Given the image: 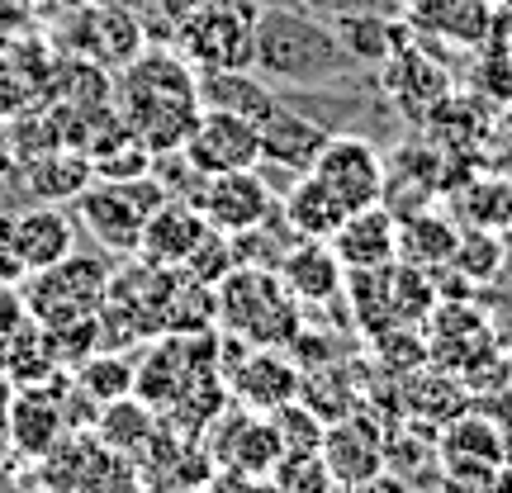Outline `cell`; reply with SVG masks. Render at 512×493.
<instances>
[{"label":"cell","mask_w":512,"mask_h":493,"mask_svg":"<svg viewBox=\"0 0 512 493\" xmlns=\"http://www.w3.org/2000/svg\"><path fill=\"white\" fill-rule=\"evenodd\" d=\"M110 105L147 152H181L200 119V72L171 48H143L114 72Z\"/></svg>","instance_id":"6da1fadb"},{"label":"cell","mask_w":512,"mask_h":493,"mask_svg":"<svg viewBox=\"0 0 512 493\" xmlns=\"http://www.w3.org/2000/svg\"><path fill=\"white\" fill-rule=\"evenodd\" d=\"M356 67L328 19L309 15L299 5H261L256 15V53L252 72L285 86H323Z\"/></svg>","instance_id":"7a4b0ae2"},{"label":"cell","mask_w":512,"mask_h":493,"mask_svg":"<svg viewBox=\"0 0 512 493\" xmlns=\"http://www.w3.org/2000/svg\"><path fill=\"white\" fill-rule=\"evenodd\" d=\"M219 332H233L247 347H290L304 328V309L294 304L271 266H233L214 285Z\"/></svg>","instance_id":"3957f363"},{"label":"cell","mask_w":512,"mask_h":493,"mask_svg":"<svg viewBox=\"0 0 512 493\" xmlns=\"http://www.w3.org/2000/svg\"><path fill=\"white\" fill-rule=\"evenodd\" d=\"M256 0H204L176 24V53L195 72H242L256 53Z\"/></svg>","instance_id":"277c9868"},{"label":"cell","mask_w":512,"mask_h":493,"mask_svg":"<svg viewBox=\"0 0 512 493\" xmlns=\"http://www.w3.org/2000/svg\"><path fill=\"white\" fill-rule=\"evenodd\" d=\"M171 200L166 185L157 181V171H147L138 181H91L76 195V219L91 233L105 252L133 256L138 238H143V223L152 209H162Z\"/></svg>","instance_id":"5b68a950"},{"label":"cell","mask_w":512,"mask_h":493,"mask_svg":"<svg viewBox=\"0 0 512 493\" xmlns=\"http://www.w3.org/2000/svg\"><path fill=\"white\" fill-rule=\"evenodd\" d=\"M110 266L100 256L72 252L62 256L48 271H34L24 280V299H29V313L38 323H67V318H91L105 304V290H110Z\"/></svg>","instance_id":"8992f818"},{"label":"cell","mask_w":512,"mask_h":493,"mask_svg":"<svg viewBox=\"0 0 512 493\" xmlns=\"http://www.w3.org/2000/svg\"><path fill=\"white\" fill-rule=\"evenodd\" d=\"M508 432L494 418H484L479 408H465L456 422H446L437 432V460H441V479L446 489H465L479 493V484L494 475L508 456Z\"/></svg>","instance_id":"52a82bcc"},{"label":"cell","mask_w":512,"mask_h":493,"mask_svg":"<svg viewBox=\"0 0 512 493\" xmlns=\"http://www.w3.org/2000/svg\"><path fill=\"white\" fill-rule=\"evenodd\" d=\"M67 48L76 57H86L95 67H105V72H119L124 62L147 48V29L143 19L133 15L128 5L119 0H91V5H76L67 10Z\"/></svg>","instance_id":"ba28073f"},{"label":"cell","mask_w":512,"mask_h":493,"mask_svg":"<svg viewBox=\"0 0 512 493\" xmlns=\"http://www.w3.org/2000/svg\"><path fill=\"white\" fill-rule=\"evenodd\" d=\"M204 451L209 460L219 465V470H233V475H256L266 479L280 465V437H275V427L266 413H252V408H238V403H228L219 418L204 427Z\"/></svg>","instance_id":"9c48e42d"},{"label":"cell","mask_w":512,"mask_h":493,"mask_svg":"<svg viewBox=\"0 0 512 493\" xmlns=\"http://www.w3.org/2000/svg\"><path fill=\"white\" fill-rule=\"evenodd\" d=\"M313 176L332 190V200L342 209H370L380 204L384 195V152L370 138H356V133H332L328 147L318 152L313 162Z\"/></svg>","instance_id":"30bf717a"},{"label":"cell","mask_w":512,"mask_h":493,"mask_svg":"<svg viewBox=\"0 0 512 493\" xmlns=\"http://www.w3.org/2000/svg\"><path fill=\"white\" fill-rule=\"evenodd\" d=\"M181 157L195 166L200 176L247 171V166L261 162V124L204 105L195 128H190V138H185V147H181Z\"/></svg>","instance_id":"8fae6325"},{"label":"cell","mask_w":512,"mask_h":493,"mask_svg":"<svg viewBox=\"0 0 512 493\" xmlns=\"http://www.w3.org/2000/svg\"><path fill=\"white\" fill-rule=\"evenodd\" d=\"M275 200H280V195L271 190V181H266L256 166H247V171L204 176L190 204L204 214V223H209V228H219V233H228V238H238V233L256 228V223L271 214Z\"/></svg>","instance_id":"7c38bea8"},{"label":"cell","mask_w":512,"mask_h":493,"mask_svg":"<svg viewBox=\"0 0 512 493\" xmlns=\"http://www.w3.org/2000/svg\"><path fill=\"white\" fill-rule=\"evenodd\" d=\"M446 195V152L437 143H403L384 157V195L380 204L394 219L422 214Z\"/></svg>","instance_id":"4fadbf2b"},{"label":"cell","mask_w":512,"mask_h":493,"mask_svg":"<svg viewBox=\"0 0 512 493\" xmlns=\"http://www.w3.org/2000/svg\"><path fill=\"white\" fill-rule=\"evenodd\" d=\"M323 465H328L337 489H361L380 470H389L384 427L370 418V408H356L342 422H328V432H323Z\"/></svg>","instance_id":"5bb4252c"},{"label":"cell","mask_w":512,"mask_h":493,"mask_svg":"<svg viewBox=\"0 0 512 493\" xmlns=\"http://www.w3.org/2000/svg\"><path fill=\"white\" fill-rule=\"evenodd\" d=\"M470 403H475V394L460 384V375L432 366V361L399 375V422L422 432V437H437L441 427L456 422Z\"/></svg>","instance_id":"9a60e30c"},{"label":"cell","mask_w":512,"mask_h":493,"mask_svg":"<svg viewBox=\"0 0 512 493\" xmlns=\"http://www.w3.org/2000/svg\"><path fill=\"white\" fill-rule=\"evenodd\" d=\"M299 375L304 370L290 361V351L280 347H252L233 370H223L228 399L252 413H275L280 403L299 399Z\"/></svg>","instance_id":"2e32d148"},{"label":"cell","mask_w":512,"mask_h":493,"mask_svg":"<svg viewBox=\"0 0 512 493\" xmlns=\"http://www.w3.org/2000/svg\"><path fill=\"white\" fill-rule=\"evenodd\" d=\"M384 91H389V100H394V110H399L403 119L427 124L432 110H437L456 86H451V72L437 67V57L427 53V48L403 43L399 53L384 62Z\"/></svg>","instance_id":"e0dca14e"},{"label":"cell","mask_w":512,"mask_h":493,"mask_svg":"<svg viewBox=\"0 0 512 493\" xmlns=\"http://www.w3.org/2000/svg\"><path fill=\"white\" fill-rule=\"evenodd\" d=\"M328 138L332 133L318 119L290 110V105H275L261 119V162H256V171H285V181L309 176L318 152L328 147Z\"/></svg>","instance_id":"ac0fdd59"},{"label":"cell","mask_w":512,"mask_h":493,"mask_svg":"<svg viewBox=\"0 0 512 493\" xmlns=\"http://www.w3.org/2000/svg\"><path fill=\"white\" fill-rule=\"evenodd\" d=\"M328 247L337 252L342 271H380V266H394L399 261V219L384 204L351 209L347 219H342V228L328 238Z\"/></svg>","instance_id":"d6986e66"},{"label":"cell","mask_w":512,"mask_h":493,"mask_svg":"<svg viewBox=\"0 0 512 493\" xmlns=\"http://www.w3.org/2000/svg\"><path fill=\"white\" fill-rule=\"evenodd\" d=\"M280 285L290 294L299 309H318V304H337L342 299V285H347V271L342 261L332 252L328 242H313V238H299L290 252L280 256Z\"/></svg>","instance_id":"ffe728a7"},{"label":"cell","mask_w":512,"mask_h":493,"mask_svg":"<svg viewBox=\"0 0 512 493\" xmlns=\"http://www.w3.org/2000/svg\"><path fill=\"white\" fill-rule=\"evenodd\" d=\"M209 233L204 214L190 200H166L162 209H152L143 223V238H138V261L147 266H162V271H181L185 256L195 252V242Z\"/></svg>","instance_id":"44dd1931"},{"label":"cell","mask_w":512,"mask_h":493,"mask_svg":"<svg viewBox=\"0 0 512 493\" xmlns=\"http://www.w3.org/2000/svg\"><path fill=\"white\" fill-rule=\"evenodd\" d=\"M10 252L24 261V271H48L62 256L76 252V223L67 209L57 204H38L29 214H15V233H10Z\"/></svg>","instance_id":"7402d4cb"},{"label":"cell","mask_w":512,"mask_h":493,"mask_svg":"<svg viewBox=\"0 0 512 493\" xmlns=\"http://www.w3.org/2000/svg\"><path fill=\"white\" fill-rule=\"evenodd\" d=\"M57 399H48V389H10V446H15V456L43 460L62 446L67 422H62Z\"/></svg>","instance_id":"603a6c76"},{"label":"cell","mask_w":512,"mask_h":493,"mask_svg":"<svg viewBox=\"0 0 512 493\" xmlns=\"http://www.w3.org/2000/svg\"><path fill=\"white\" fill-rule=\"evenodd\" d=\"M498 5L494 0H413L408 24L413 34H437L451 43H484L494 38Z\"/></svg>","instance_id":"cb8c5ba5"},{"label":"cell","mask_w":512,"mask_h":493,"mask_svg":"<svg viewBox=\"0 0 512 493\" xmlns=\"http://www.w3.org/2000/svg\"><path fill=\"white\" fill-rule=\"evenodd\" d=\"M451 219L460 228H489V233H508L512 228V176L498 171H475L465 176L456 190H446Z\"/></svg>","instance_id":"d4e9b609"},{"label":"cell","mask_w":512,"mask_h":493,"mask_svg":"<svg viewBox=\"0 0 512 493\" xmlns=\"http://www.w3.org/2000/svg\"><path fill=\"white\" fill-rule=\"evenodd\" d=\"M456 242H460V223L437 204L399 219V261H408V266H422L432 275L446 271L451 256H456Z\"/></svg>","instance_id":"484cf974"},{"label":"cell","mask_w":512,"mask_h":493,"mask_svg":"<svg viewBox=\"0 0 512 493\" xmlns=\"http://www.w3.org/2000/svg\"><path fill=\"white\" fill-rule=\"evenodd\" d=\"M280 214L294 228V238H313V242H328L347 219V209L332 200V190L313 171L290 181V190L280 195Z\"/></svg>","instance_id":"4316f807"},{"label":"cell","mask_w":512,"mask_h":493,"mask_svg":"<svg viewBox=\"0 0 512 493\" xmlns=\"http://www.w3.org/2000/svg\"><path fill=\"white\" fill-rule=\"evenodd\" d=\"M200 105L242 114V119L261 124L280 100H275V91H271V81H266V76H256L252 67H242V72H200Z\"/></svg>","instance_id":"83f0119b"},{"label":"cell","mask_w":512,"mask_h":493,"mask_svg":"<svg viewBox=\"0 0 512 493\" xmlns=\"http://www.w3.org/2000/svg\"><path fill=\"white\" fill-rule=\"evenodd\" d=\"M332 29L342 38L356 62H370V67H384L389 57L399 53L403 43H413V24H399V19H384L380 10H356V15H342L332 19Z\"/></svg>","instance_id":"f1b7e54d"},{"label":"cell","mask_w":512,"mask_h":493,"mask_svg":"<svg viewBox=\"0 0 512 493\" xmlns=\"http://www.w3.org/2000/svg\"><path fill=\"white\" fill-rule=\"evenodd\" d=\"M24 181H29V190H34V200L67 204L95 181V171H91V157H86V152L57 147V152H38V157H29Z\"/></svg>","instance_id":"f546056e"},{"label":"cell","mask_w":512,"mask_h":493,"mask_svg":"<svg viewBox=\"0 0 512 493\" xmlns=\"http://www.w3.org/2000/svg\"><path fill=\"white\" fill-rule=\"evenodd\" d=\"M95 437H100V446L114 451V456L138 460L147 446H152V437H157V408L143 403L138 394L105 403L100 418H95Z\"/></svg>","instance_id":"4dcf8cb0"},{"label":"cell","mask_w":512,"mask_h":493,"mask_svg":"<svg viewBox=\"0 0 512 493\" xmlns=\"http://www.w3.org/2000/svg\"><path fill=\"white\" fill-rule=\"evenodd\" d=\"M356 366L351 361H328L299 375V403L313 408L323 422H342L347 413L361 408V380H351Z\"/></svg>","instance_id":"1f68e13d"},{"label":"cell","mask_w":512,"mask_h":493,"mask_svg":"<svg viewBox=\"0 0 512 493\" xmlns=\"http://www.w3.org/2000/svg\"><path fill=\"white\" fill-rule=\"evenodd\" d=\"M133 375H138V366L128 361L124 351H110V347H95L81 366L72 370V384L86 394L91 403H114V399H128L133 394Z\"/></svg>","instance_id":"d6a6232c"},{"label":"cell","mask_w":512,"mask_h":493,"mask_svg":"<svg viewBox=\"0 0 512 493\" xmlns=\"http://www.w3.org/2000/svg\"><path fill=\"white\" fill-rule=\"evenodd\" d=\"M427 128H432V143H437L441 152H475V143H484L489 119H484V105H475L470 95L451 91L437 110H432Z\"/></svg>","instance_id":"836d02e7"},{"label":"cell","mask_w":512,"mask_h":493,"mask_svg":"<svg viewBox=\"0 0 512 493\" xmlns=\"http://www.w3.org/2000/svg\"><path fill=\"white\" fill-rule=\"evenodd\" d=\"M342 304H347L361 337H375L380 328H389L394 323V309H389V266H380V271H347Z\"/></svg>","instance_id":"e575fe53"},{"label":"cell","mask_w":512,"mask_h":493,"mask_svg":"<svg viewBox=\"0 0 512 493\" xmlns=\"http://www.w3.org/2000/svg\"><path fill=\"white\" fill-rule=\"evenodd\" d=\"M437 304H441V294H437V275L432 271L408 266V261H394V266H389V309H394V323L422 328Z\"/></svg>","instance_id":"d590c367"},{"label":"cell","mask_w":512,"mask_h":493,"mask_svg":"<svg viewBox=\"0 0 512 493\" xmlns=\"http://www.w3.org/2000/svg\"><path fill=\"white\" fill-rule=\"evenodd\" d=\"M508 266V233H489V228H460L456 256H451V271H460L475 290L494 285Z\"/></svg>","instance_id":"8d00e7d4"},{"label":"cell","mask_w":512,"mask_h":493,"mask_svg":"<svg viewBox=\"0 0 512 493\" xmlns=\"http://www.w3.org/2000/svg\"><path fill=\"white\" fill-rule=\"evenodd\" d=\"M370 347V361L384 370V375H408V370L427 366V332L422 328H408V323H389L380 328L375 337H366Z\"/></svg>","instance_id":"74e56055"},{"label":"cell","mask_w":512,"mask_h":493,"mask_svg":"<svg viewBox=\"0 0 512 493\" xmlns=\"http://www.w3.org/2000/svg\"><path fill=\"white\" fill-rule=\"evenodd\" d=\"M275 427V437H280V451L285 456H309V451H323V432H328V422L318 418L313 408H304L299 399L280 403L275 413H266Z\"/></svg>","instance_id":"f35d334b"},{"label":"cell","mask_w":512,"mask_h":493,"mask_svg":"<svg viewBox=\"0 0 512 493\" xmlns=\"http://www.w3.org/2000/svg\"><path fill=\"white\" fill-rule=\"evenodd\" d=\"M152 162H157V152H147L133 133H124V138H114L110 147L91 152L95 181H138V176L152 171Z\"/></svg>","instance_id":"ab89813d"},{"label":"cell","mask_w":512,"mask_h":493,"mask_svg":"<svg viewBox=\"0 0 512 493\" xmlns=\"http://www.w3.org/2000/svg\"><path fill=\"white\" fill-rule=\"evenodd\" d=\"M238 266V252H233V238L228 233H219V228H209L200 242H195V252L185 256L181 271L190 275V280H200V285H219L223 275Z\"/></svg>","instance_id":"60d3db41"},{"label":"cell","mask_w":512,"mask_h":493,"mask_svg":"<svg viewBox=\"0 0 512 493\" xmlns=\"http://www.w3.org/2000/svg\"><path fill=\"white\" fill-rule=\"evenodd\" d=\"M275 489L280 493H332L328 465H323V451H309V456H280V465L271 470Z\"/></svg>","instance_id":"b9f144b4"},{"label":"cell","mask_w":512,"mask_h":493,"mask_svg":"<svg viewBox=\"0 0 512 493\" xmlns=\"http://www.w3.org/2000/svg\"><path fill=\"white\" fill-rule=\"evenodd\" d=\"M34 323V313H29V299L19 285H0V375L10 366V351H15L19 332Z\"/></svg>","instance_id":"7bdbcfd3"},{"label":"cell","mask_w":512,"mask_h":493,"mask_svg":"<svg viewBox=\"0 0 512 493\" xmlns=\"http://www.w3.org/2000/svg\"><path fill=\"white\" fill-rule=\"evenodd\" d=\"M470 408H479L484 418H494L503 432L512 437V384L508 380H498L494 389H484V394H475V403Z\"/></svg>","instance_id":"ee69618b"},{"label":"cell","mask_w":512,"mask_h":493,"mask_svg":"<svg viewBox=\"0 0 512 493\" xmlns=\"http://www.w3.org/2000/svg\"><path fill=\"white\" fill-rule=\"evenodd\" d=\"M299 10H309L318 19H342V15H356V10H380V0H294Z\"/></svg>","instance_id":"f6af8a7d"},{"label":"cell","mask_w":512,"mask_h":493,"mask_svg":"<svg viewBox=\"0 0 512 493\" xmlns=\"http://www.w3.org/2000/svg\"><path fill=\"white\" fill-rule=\"evenodd\" d=\"M15 460V446H10V384L0 380V470Z\"/></svg>","instance_id":"bcb514c9"},{"label":"cell","mask_w":512,"mask_h":493,"mask_svg":"<svg viewBox=\"0 0 512 493\" xmlns=\"http://www.w3.org/2000/svg\"><path fill=\"white\" fill-rule=\"evenodd\" d=\"M29 271H24V261H19L10 247H0V285H24Z\"/></svg>","instance_id":"7dc6e473"},{"label":"cell","mask_w":512,"mask_h":493,"mask_svg":"<svg viewBox=\"0 0 512 493\" xmlns=\"http://www.w3.org/2000/svg\"><path fill=\"white\" fill-rule=\"evenodd\" d=\"M347 493H408V484H403L399 475H389V470H380V475L370 479V484H361V489H347Z\"/></svg>","instance_id":"c3c4849f"},{"label":"cell","mask_w":512,"mask_h":493,"mask_svg":"<svg viewBox=\"0 0 512 493\" xmlns=\"http://www.w3.org/2000/svg\"><path fill=\"white\" fill-rule=\"evenodd\" d=\"M479 493H512V460H503V465H498L494 475H489L484 484H479Z\"/></svg>","instance_id":"681fc988"},{"label":"cell","mask_w":512,"mask_h":493,"mask_svg":"<svg viewBox=\"0 0 512 493\" xmlns=\"http://www.w3.org/2000/svg\"><path fill=\"white\" fill-rule=\"evenodd\" d=\"M503 380H508V384H512V347H508V351H503Z\"/></svg>","instance_id":"f907efd6"},{"label":"cell","mask_w":512,"mask_h":493,"mask_svg":"<svg viewBox=\"0 0 512 493\" xmlns=\"http://www.w3.org/2000/svg\"><path fill=\"white\" fill-rule=\"evenodd\" d=\"M53 5H62V10H76V5H91V0H53Z\"/></svg>","instance_id":"816d5d0a"},{"label":"cell","mask_w":512,"mask_h":493,"mask_svg":"<svg viewBox=\"0 0 512 493\" xmlns=\"http://www.w3.org/2000/svg\"><path fill=\"white\" fill-rule=\"evenodd\" d=\"M380 5H394V10H408L413 0H380Z\"/></svg>","instance_id":"f5cc1de1"},{"label":"cell","mask_w":512,"mask_h":493,"mask_svg":"<svg viewBox=\"0 0 512 493\" xmlns=\"http://www.w3.org/2000/svg\"><path fill=\"white\" fill-rule=\"evenodd\" d=\"M427 493H456V489H427Z\"/></svg>","instance_id":"db71d44e"},{"label":"cell","mask_w":512,"mask_h":493,"mask_svg":"<svg viewBox=\"0 0 512 493\" xmlns=\"http://www.w3.org/2000/svg\"><path fill=\"white\" fill-rule=\"evenodd\" d=\"M10 5H29V0H10Z\"/></svg>","instance_id":"11a10c76"},{"label":"cell","mask_w":512,"mask_h":493,"mask_svg":"<svg viewBox=\"0 0 512 493\" xmlns=\"http://www.w3.org/2000/svg\"><path fill=\"white\" fill-rule=\"evenodd\" d=\"M195 493H204V489H195Z\"/></svg>","instance_id":"9f6ffc18"}]
</instances>
